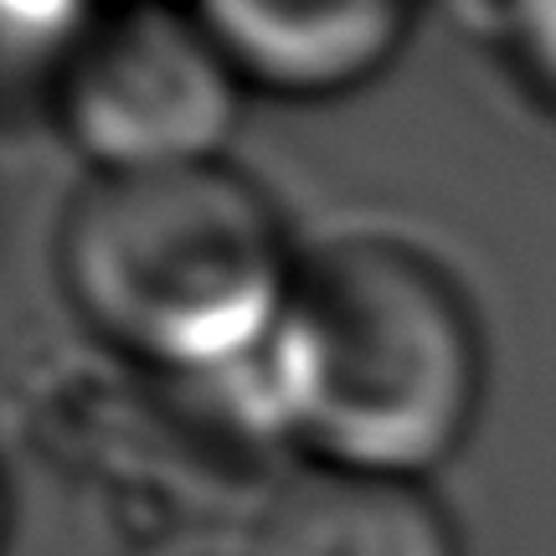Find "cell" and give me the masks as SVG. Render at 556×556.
<instances>
[{
  "label": "cell",
  "instance_id": "obj_1",
  "mask_svg": "<svg viewBox=\"0 0 556 556\" xmlns=\"http://www.w3.org/2000/svg\"><path fill=\"white\" fill-rule=\"evenodd\" d=\"M274 392L315 464L422 479L469 438L484 345L469 299L402 238H340L294 274Z\"/></svg>",
  "mask_w": 556,
  "mask_h": 556
},
{
  "label": "cell",
  "instance_id": "obj_2",
  "mask_svg": "<svg viewBox=\"0 0 556 556\" xmlns=\"http://www.w3.org/2000/svg\"><path fill=\"white\" fill-rule=\"evenodd\" d=\"M294 274L274 201L222 160L88 176L58 222V283L78 319L170 377L268 351Z\"/></svg>",
  "mask_w": 556,
  "mask_h": 556
},
{
  "label": "cell",
  "instance_id": "obj_3",
  "mask_svg": "<svg viewBox=\"0 0 556 556\" xmlns=\"http://www.w3.org/2000/svg\"><path fill=\"white\" fill-rule=\"evenodd\" d=\"M238 67L186 0H114L73 26L52 67V119L93 176L222 160Z\"/></svg>",
  "mask_w": 556,
  "mask_h": 556
},
{
  "label": "cell",
  "instance_id": "obj_4",
  "mask_svg": "<svg viewBox=\"0 0 556 556\" xmlns=\"http://www.w3.org/2000/svg\"><path fill=\"white\" fill-rule=\"evenodd\" d=\"M242 83L336 99L377 78L407 41L417 0H186Z\"/></svg>",
  "mask_w": 556,
  "mask_h": 556
},
{
  "label": "cell",
  "instance_id": "obj_5",
  "mask_svg": "<svg viewBox=\"0 0 556 556\" xmlns=\"http://www.w3.org/2000/svg\"><path fill=\"white\" fill-rule=\"evenodd\" d=\"M248 556H458L422 479L309 464L263 500Z\"/></svg>",
  "mask_w": 556,
  "mask_h": 556
},
{
  "label": "cell",
  "instance_id": "obj_6",
  "mask_svg": "<svg viewBox=\"0 0 556 556\" xmlns=\"http://www.w3.org/2000/svg\"><path fill=\"white\" fill-rule=\"evenodd\" d=\"M495 41L510 78L556 114V0H495Z\"/></svg>",
  "mask_w": 556,
  "mask_h": 556
}]
</instances>
